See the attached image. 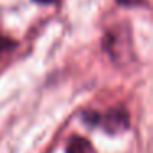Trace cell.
<instances>
[{
  "label": "cell",
  "instance_id": "1",
  "mask_svg": "<svg viewBox=\"0 0 153 153\" xmlns=\"http://www.w3.org/2000/svg\"><path fill=\"white\" fill-rule=\"evenodd\" d=\"M102 123V128L105 130L110 135H115V133L125 132L128 128V112L122 107H117V109H110L107 114H104L102 117L99 115V122Z\"/></svg>",
  "mask_w": 153,
  "mask_h": 153
},
{
  "label": "cell",
  "instance_id": "4",
  "mask_svg": "<svg viewBox=\"0 0 153 153\" xmlns=\"http://www.w3.org/2000/svg\"><path fill=\"white\" fill-rule=\"evenodd\" d=\"M117 2L123 7H138V5L145 4V0H117Z\"/></svg>",
  "mask_w": 153,
  "mask_h": 153
},
{
  "label": "cell",
  "instance_id": "2",
  "mask_svg": "<svg viewBox=\"0 0 153 153\" xmlns=\"http://www.w3.org/2000/svg\"><path fill=\"white\" fill-rule=\"evenodd\" d=\"M66 153H94V146L82 137H73L66 146Z\"/></svg>",
  "mask_w": 153,
  "mask_h": 153
},
{
  "label": "cell",
  "instance_id": "5",
  "mask_svg": "<svg viewBox=\"0 0 153 153\" xmlns=\"http://www.w3.org/2000/svg\"><path fill=\"white\" fill-rule=\"evenodd\" d=\"M35 2H40V4H51L54 0H35Z\"/></svg>",
  "mask_w": 153,
  "mask_h": 153
},
{
  "label": "cell",
  "instance_id": "3",
  "mask_svg": "<svg viewBox=\"0 0 153 153\" xmlns=\"http://www.w3.org/2000/svg\"><path fill=\"white\" fill-rule=\"evenodd\" d=\"M15 46V43L12 40H8V38H5V36H2L0 35V56L5 53V51H8V50H12V48Z\"/></svg>",
  "mask_w": 153,
  "mask_h": 153
}]
</instances>
